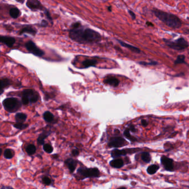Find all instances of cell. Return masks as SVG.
<instances>
[{
    "label": "cell",
    "instance_id": "ba28073f",
    "mask_svg": "<svg viewBox=\"0 0 189 189\" xmlns=\"http://www.w3.org/2000/svg\"><path fill=\"white\" fill-rule=\"evenodd\" d=\"M142 150L141 148H127L124 149H114L111 151V157L116 159L121 157L126 156L128 154H133L134 153L139 152Z\"/></svg>",
    "mask_w": 189,
    "mask_h": 189
},
{
    "label": "cell",
    "instance_id": "7402d4cb",
    "mask_svg": "<svg viewBox=\"0 0 189 189\" xmlns=\"http://www.w3.org/2000/svg\"><path fill=\"white\" fill-rule=\"evenodd\" d=\"M27 115L23 113H18L15 115V120L17 123H23L27 119Z\"/></svg>",
    "mask_w": 189,
    "mask_h": 189
},
{
    "label": "cell",
    "instance_id": "3957f363",
    "mask_svg": "<svg viewBox=\"0 0 189 189\" xmlns=\"http://www.w3.org/2000/svg\"><path fill=\"white\" fill-rule=\"evenodd\" d=\"M74 175L78 180H82L87 178H98L101 177V172L97 167H80Z\"/></svg>",
    "mask_w": 189,
    "mask_h": 189
},
{
    "label": "cell",
    "instance_id": "52a82bcc",
    "mask_svg": "<svg viewBox=\"0 0 189 189\" xmlns=\"http://www.w3.org/2000/svg\"><path fill=\"white\" fill-rule=\"evenodd\" d=\"M129 145V142L122 137L115 135L110 137L108 142V147L111 148H119Z\"/></svg>",
    "mask_w": 189,
    "mask_h": 189
},
{
    "label": "cell",
    "instance_id": "7a4b0ae2",
    "mask_svg": "<svg viewBox=\"0 0 189 189\" xmlns=\"http://www.w3.org/2000/svg\"><path fill=\"white\" fill-rule=\"evenodd\" d=\"M152 12L159 20L164 23L168 27L173 28H179L182 27V20L176 15L156 8L153 9Z\"/></svg>",
    "mask_w": 189,
    "mask_h": 189
},
{
    "label": "cell",
    "instance_id": "6da1fadb",
    "mask_svg": "<svg viewBox=\"0 0 189 189\" xmlns=\"http://www.w3.org/2000/svg\"><path fill=\"white\" fill-rule=\"evenodd\" d=\"M69 36L73 41L81 44L98 43L102 39L99 33L91 28H84L82 26L70 30Z\"/></svg>",
    "mask_w": 189,
    "mask_h": 189
},
{
    "label": "cell",
    "instance_id": "44dd1931",
    "mask_svg": "<svg viewBox=\"0 0 189 189\" xmlns=\"http://www.w3.org/2000/svg\"><path fill=\"white\" fill-rule=\"evenodd\" d=\"M159 169V165L157 164H152L147 167V172L148 174L152 175L156 174Z\"/></svg>",
    "mask_w": 189,
    "mask_h": 189
},
{
    "label": "cell",
    "instance_id": "5b68a950",
    "mask_svg": "<svg viewBox=\"0 0 189 189\" xmlns=\"http://www.w3.org/2000/svg\"><path fill=\"white\" fill-rule=\"evenodd\" d=\"M39 98L38 93L32 89H27L23 91L22 93V104L27 105L30 103H36Z\"/></svg>",
    "mask_w": 189,
    "mask_h": 189
},
{
    "label": "cell",
    "instance_id": "484cf974",
    "mask_svg": "<svg viewBox=\"0 0 189 189\" xmlns=\"http://www.w3.org/2000/svg\"><path fill=\"white\" fill-rule=\"evenodd\" d=\"M11 85V82L10 79L8 78L2 79L1 80V94L2 93L3 89L5 88H7V87Z\"/></svg>",
    "mask_w": 189,
    "mask_h": 189
},
{
    "label": "cell",
    "instance_id": "ac0fdd59",
    "mask_svg": "<svg viewBox=\"0 0 189 189\" xmlns=\"http://www.w3.org/2000/svg\"><path fill=\"white\" fill-rule=\"evenodd\" d=\"M104 82L107 84H109L110 86H112L113 87H117L119 86L120 82L118 80V79L116 78L115 77H108L104 80Z\"/></svg>",
    "mask_w": 189,
    "mask_h": 189
},
{
    "label": "cell",
    "instance_id": "ee69618b",
    "mask_svg": "<svg viewBox=\"0 0 189 189\" xmlns=\"http://www.w3.org/2000/svg\"><path fill=\"white\" fill-rule=\"evenodd\" d=\"M117 189H127L125 187H119Z\"/></svg>",
    "mask_w": 189,
    "mask_h": 189
},
{
    "label": "cell",
    "instance_id": "f1b7e54d",
    "mask_svg": "<svg viewBox=\"0 0 189 189\" xmlns=\"http://www.w3.org/2000/svg\"><path fill=\"white\" fill-rule=\"evenodd\" d=\"M43 149L45 152L48 153V154H51L53 152V147L50 144H48V143L44 144V145H43Z\"/></svg>",
    "mask_w": 189,
    "mask_h": 189
},
{
    "label": "cell",
    "instance_id": "1f68e13d",
    "mask_svg": "<svg viewBox=\"0 0 189 189\" xmlns=\"http://www.w3.org/2000/svg\"><path fill=\"white\" fill-rule=\"evenodd\" d=\"M185 63V56L184 55H179L175 61V64Z\"/></svg>",
    "mask_w": 189,
    "mask_h": 189
},
{
    "label": "cell",
    "instance_id": "2e32d148",
    "mask_svg": "<svg viewBox=\"0 0 189 189\" xmlns=\"http://www.w3.org/2000/svg\"><path fill=\"white\" fill-rule=\"evenodd\" d=\"M117 41L119 43V44H120L122 46L128 48V49L130 50L131 51L133 52L136 53H139L141 52V51H140V49H139V48L137 47H135V46H132V45H131V44H128V43H125V42H123V41H120V40H119V39L117 40Z\"/></svg>",
    "mask_w": 189,
    "mask_h": 189
},
{
    "label": "cell",
    "instance_id": "d6986e66",
    "mask_svg": "<svg viewBox=\"0 0 189 189\" xmlns=\"http://www.w3.org/2000/svg\"><path fill=\"white\" fill-rule=\"evenodd\" d=\"M140 156V159L142 160V162L145 164H148L152 161V156L150 155V152H142L140 154H139Z\"/></svg>",
    "mask_w": 189,
    "mask_h": 189
},
{
    "label": "cell",
    "instance_id": "5bb4252c",
    "mask_svg": "<svg viewBox=\"0 0 189 189\" xmlns=\"http://www.w3.org/2000/svg\"><path fill=\"white\" fill-rule=\"evenodd\" d=\"M124 164H125V162L123 160V159L120 157L114 159L112 160H111L109 162V165H111V167L116 169L122 168Z\"/></svg>",
    "mask_w": 189,
    "mask_h": 189
},
{
    "label": "cell",
    "instance_id": "8992f818",
    "mask_svg": "<svg viewBox=\"0 0 189 189\" xmlns=\"http://www.w3.org/2000/svg\"><path fill=\"white\" fill-rule=\"evenodd\" d=\"M163 41L168 47L176 51H182L189 47V43L182 37L176 39L174 41L165 38L163 39Z\"/></svg>",
    "mask_w": 189,
    "mask_h": 189
},
{
    "label": "cell",
    "instance_id": "d590c367",
    "mask_svg": "<svg viewBox=\"0 0 189 189\" xmlns=\"http://www.w3.org/2000/svg\"><path fill=\"white\" fill-rule=\"evenodd\" d=\"M129 129L130 130V132H133V133H135V132H137V129H136L134 125H132V124H130L129 125L128 127Z\"/></svg>",
    "mask_w": 189,
    "mask_h": 189
},
{
    "label": "cell",
    "instance_id": "4316f807",
    "mask_svg": "<svg viewBox=\"0 0 189 189\" xmlns=\"http://www.w3.org/2000/svg\"><path fill=\"white\" fill-rule=\"evenodd\" d=\"M36 147L33 144H28L26 147V151L28 155H33L36 152Z\"/></svg>",
    "mask_w": 189,
    "mask_h": 189
},
{
    "label": "cell",
    "instance_id": "74e56055",
    "mask_svg": "<svg viewBox=\"0 0 189 189\" xmlns=\"http://www.w3.org/2000/svg\"><path fill=\"white\" fill-rule=\"evenodd\" d=\"M41 25V27H47V26L48 25V22L46 21V20H42V21H41V25Z\"/></svg>",
    "mask_w": 189,
    "mask_h": 189
},
{
    "label": "cell",
    "instance_id": "e0dca14e",
    "mask_svg": "<svg viewBox=\"0 0 189 189\" xmlns=\"http://www.w3.org/2000/svg\"><path fill=\"white\" fill-rule=\"evenodd\" d=\"M23 33L31 34L33 36H34L37 33V30L31 26H27L23 27L22 30L20 31V34H22Z\"/></svg>",
    "mask_w": 189,
    "mask_h": 189
},
{
    "label": "cell",
    "instance_id": "277c9868",
    "mask_svg": "<svg viewBox=\"0 0 189 189\" xmlns=\"http://www.w3.org/2000/svg\"><path fill=\"white\" fill-rule=\"evenodd\" d=\"M22 104V102L18 99L13 97L5 99L2 102L4 109L10 113H15L18 111L21 107Z\"/></svg>",
    "mask_w": 189,
    "mask_h": 189
},
{
    "label": "cell",
    "instance_id": "ab89813d",
    "mask_svg": "<svg viewBox=\"0 0 189 189\" xmlns=\"http://www.w3.org/2000/svg\"><path fill=\"white\" fill-rule=\"evenodd\" d=\"M141 124H142V125L144 127H146L148 125V122H147V120H145V119H142V120H141Z\"/></svg>",
    "mask_w": 189,
    "mask_h": 189
},
{
    "label": "cell",
    "instance_id": "9a60e30c",
    "mask_svg": "<svg viewBox=\"0 0 189 189\" xmlns=\"http://www.w3.org/2000/svg\"><path fill=\"white\" fill-rule=\"evenodd\" d=\"M52 133L51 130H44L42 133L39 134L37 138V143L38 145H43L44 144V140Z\"/></svg>",
    "mask_w": 189,
    "mask_h": 189
},
{
    "label": "cell",
    "instance_id": "60d3db41",
    "mask_svg": "<svg viewBox=\"0 0 189 189\" xmlns=\"http://www.w3.org/2000/svg\"><path fill=\"white\" fill-rule=\"evenodd\" d=\"M1 189H14L12 188V187H6V186H3Z\"/></svg>",
    "mask_w": 189,
    "mask_h": 189
},
{
    "label": "cell",
    "instance_id": "d4e9b609",
    "mask_svg": "<svg viewBox=\"0 0 189 189\" xmlns=\"http://www.w3.org/2000/svg\"><path fill=\"white\" fill-rule=\"evenodd\" d=\"M130 131L129 128H127L125 129V130L124 131V135L127 139L130 140L131 142H135L137 141V139L134 137H133L132 135L130 134Z\"/></svg>",
    "mask_w": 189,
    "mask_h": 189
},
{
    "label": "cell",
    "instance_id": "8d00e7d4",
    "mask_svg": "<svg viewBox=\"0 0 189 189\" xmlns=\"http://www.w3.org/2000/svg\"><path fill=\"white\" fill-rule=\"evenodd\" d=\"M44 13H45L46 16L47 17V18H48L49 21H51V22L52 23V18L51 16V14H50L49 11L47 10H45V11H44Z\"/></svg>",
    "mask_w": 189,
    "mask_h": 189
},
{
    "label": "cell",
    "instance_id": "d6a6232c",
    "mask_svg": "<svg viewBox=\"0 0 189 189\" xmlns=\"http://www.w3.org/2000/svg\"><path fill=\"white\" fill-rule=\"evenodd\" d=\"M42 182L43 184L48 186L51 184L52 181L49 177L44 175L42 177Z\"/></svg>",
    "mask_w": 189,
    "mask_h": 189
},
{
    "label": "cell",
    "instance_id": "7c38bea8",
    "mask_svg": "<svg viewBox=\"0 0 189 189\" xmlns=\"http://www.w3.org/2000/svg\"><path fill=\"white\" fill-rule=\"evenodd\" d=\"M64 164L66 165L70 172L73 173L76 169L77 166L78 165V161L71 157L67 159L64 161Z\"/></svg>",
    "mask_w": 189,
    "mask_h": 189
},
{
    "label": "cell",
    "instance_id": "f35d334b",
    "mask_svg": "<svg viewBox=\"0 0 189 189\" xmlns=\"http://www.w3.org/2000/svg\"><path fill=\"white\" fill-rule=\"evenodd\" d=\"M128 12L129 13V15H130L132 18L133 20H135V18H136V15H135V13L133 12V11H131V10H128Z\"/></svg>",
    "mask_w": 189,
    "mask_h": 189
},
{
    "label": "cell",
    "instance_id": "4dcf8cb0",
    "mask_svg": "<svg viewBox=\"0 0 189 189\" xmlns=\"http://www.w3.org/2000/svg\"><path fill=\"white\" fill-rule=\"evenodd\" d=\"M13 126L14 128H16L17 129L24 130L28 127V125L27 124H24V123H15V124H13Z\"/></svg>",
    "mask_w": 189,
    "mask_h": 189
},
{
    "label": "cell",
    "instance_id": "603a6c76",
    "mask_svg": "<svg viewBox=\"0 0 189 189\" xmlns=\"http://www.w3.org/2000/svg\"><path fill=\"white\" fill-rule=\"evenodd\" d=\"M43 117L47 123H52L54 120V115L49 111H46L43 113Z\"/></svg>",
    "mask_w": 189,
    "mask_h": 189
},
{
    "label": "cell",
    "instance_id": "8fae6325",
    "mask_svg": "<svg viewBox=\"0 0 189 189\" xmlns=\"http://www.w3.org/2000/svg\"><path fill=\"white\" fill-rule=\"evenodd\" d=\"M26 6L32 11L42 10L43 7L42 6L41 3L37 0H28L26 2Z\"/></svg>",
    "mask_w": 189,
    "mask_h": 189
},
{
    "label": "cell",
    "instance_id": "f546056e",
    "mask_svg": "<svg viewBox=\"0 0 189 189\" xmlns=\"http://www.w3.org/2000/svg\"><path fill=\"white\" fill-rule=\"evenodd\" d=\"M174 146L172 143L170 142H167L164 144V149L165 152H168L171 150L174 149Z\"/></svg>",
    "mask_w": 189,
    "mask_h": 189
},
{
    "label": "cell",
    "instance_id": "9c48e42d",
    "mask_svg": "<svg viewBox=\"0 0 189 189\" xmlns=\"http://www.w3.org/2000/svg\"><path fill=\"white\" fill-rule=\"evenodd\" d=\"M25 47L28 51L36 56L42 57L44 54V51L39 48L36 44L31 41L26 43Z\"/></svg>",
    "mask_w": 189,
    "mask_h": 189
},
{
    "label": "cell",
    "instance_id": "b9f144b4",
    "mask_svg": "<svg viewBox=\"0 0 189 189\" xmlns=\"http://www.w3.org/2000/svg\"><path fill=\"white\" fill-rule=\"evenodd\" d=\"M146 24H147V25L148 26H154V25L152 24V23H151L150 22H147Z\"/></svg>",
    "mask_w": 189,
    "mask_h": 189
},
{
    "label": "cell",
    "instance_id": "ffe728a7",
    "mask_svg": "<svg viewBox=\"0 0 189 189\" xmlns=\"http://www.w3.org/2000/svg\"><path fill=\"white\" fill-rule=\"evenodd\" d=\"M98 62L96 59H86L82 62V65L84 68H89L90 67H96Z\"/></svg>",
    "mask_w": 189,
    "mask_h": 189
},
{
    "label": "cell",
    "instance_id": "7bdbcfd3",
    "mask_svg": "<svg viewBox=\"0 0 189 189\" xmlns=\"http://www.w3.org/2000/svg\"><path fill=\"white\" fill-rule=\"evenodd\" d=\"M108 10L109 11H112V7L111 6H109L108 7Z\"/></svg>",
    "mask_w": 189,
    "mask_h": 189
},
{
    "label": "cell",
    "instance_id": "836d02e7",
    "mask_svg": "<svg viewBox=\"0 0 189 189\" xmlns=\"http://www.w3.org/2000/svg\"><path fill=\"white\" fill-rule=\"evenodd\" d=\"M138 63L140 64V65L145 66H148V65H149V66H155V65L158 64L157 62L155 61H152L150 62H146L141 61L139 62Z\"/></svg>",
    "mask_w": 189,
    "mask_h": 189
},
{
    "label": "cell",
    "instance_id": "4fadbf2b",
    "mask_svg": "<svg viewBox=\"0 0 189 189\" xmlns=\"http://www.w3.org/2000/svg\"><path fill=\"white\" fill-rule=\"evenodd\" d=\"M0 41L3 43L6 44L8 47L11 48L13 46L16 42V39L15 38L10 36H1L0 37Z\"/></svg>",
    "mask_w": 189,
    "mask_h": 189
},
{
    "label": "cell",
    "instance_id": "cb8c5ba5",
    "mask_svg": "<svg viewBox=\"0 0 189 189\" xmlns=\"http://www.w3.org/2000/svg\"><path fill=\"white\" fill-rule=\"evenodd\" d=\"M9 13H10V16L14 19H16L18 17H20V15L21 14L20 10L16 7L11 8Z\"/></svg>",
    "mask_w": 189,
    "mask_h": 189
},
{
    "label": "cell",
    "instance_id": "30bf717a",
    "mask_svg": "<svg viewBox=\"0 0 189 189\" xmlns=\"http://www.w3.org/2000/svg\"><path fill=\"white\" fill-rule=\"evenodd\" d=\"M160 162L166 171L172 172L175 170L174 161L171 158L162 155L160 158Z\"/></svg>",
    "mask_w": 189,
    "mask_h": 189
},
{
    "label": "cell",
    "instance_id": "83f0119b",
    "mask_svg": "<svg viewBox=\"0 0 189 189\" xmlns=\"http://www.w3.org/2000/svg\"><path fill=\"white\" fill-rule=\"evenodd\" d=\"M3 156L7 159H12L15 156V152L12 149H6L3 152Z\"/></svg>",
    "mask_w": 189,
    "mask_h": 189
},
{
    "label": "cell",
    "instance_id": "e575fe53",
    "mask_svg": "<svg viewBox=\"0 0 189 189\" xmlns=\"http://www.w3.org/2000/svg\"><path fill=\"white\" fill-rule=\"evenodd\" d=\"M72 156L74 157H78L79 155V151L78 149H75L72 150Z\"/></svg>",
    "mask_w": 189,
    "mask_h": 189
}]
</instances>
